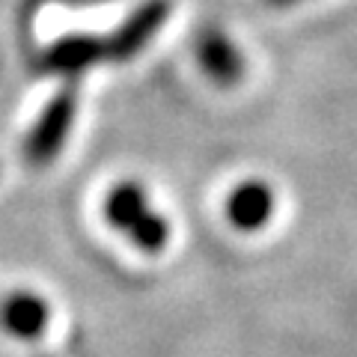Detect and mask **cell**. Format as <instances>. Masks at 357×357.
I'll return each mask as SVG.
<instances>
[{
    "label": "cell",
    "mask_w": 357,
    "mask_h": 357,
    "mask_svg": "<svg viewBox=\"0 0 357 357\" xmlns=\"http://www.w3.org/2000/svg\"><path fill=\"white\" fill-rule=\"evenodd\" d=\"M51 321V307L33 292H13L0 304V325L15 340H39Z\"/></svg>",
    "instance_id": "8992f818"
},
{
    "label": "cell",
    "mask_w": 357,
    "mask_h": 357,
    "mask_svg": "<svg viewBox=\"0 0 357 357\" xmlns=\"http://www.w3.org/2000/svg\"><path fill=\"white\" fill-rule=\"evenodd\" d=\"M170 9H173L170 0H146V3H140L119 24V30L107 36L110 60H119L122 63V60L137 57V54L149 45V39L161 30L164 21L170 18Z\"/></svg>",
    "instance_id": "3957f363"
},
{
    "label": "cell",
    "mask_w": 357,
    "mask_h": 357,
    "mask_svg": "<svg viewBox=\"0 0 357 357\" xmlns=\"http://www.w3.org/2000/svg\"><path fill=\"white\" fill-rule=\"evenodd\" d=\"M268 6H292V3H301V0H265Z\"/></svg>",
    "instance_id": "ba28073f"
},
{
    "label": "cell",
    "mask_w": 357,
    "mask_h": 357,
    "mask_svg": "<svg viewBox=\"0 0 357 357\" xmlns=\"http://www.w3.org/2000/svg\"><path fill=\"white\" fill-rule=\"evenodd\" d=\"M75 110H77V93L72 86L60 89V93L45 105V110L39 114V119L33 122V128L24 140V158L30 164H48L51 158H57V152L63 149V143L72 131Z\"/></svg>",
    "instance_id": "7a4b0ae2"
},
{
    "label": "cell",
    "mask_w": 357,
    "mask_h": 357,
    "mask_svg": "<svg viewBox=\"0 0 357 357\" xmlns=\"http://www.w3.org/2000/svg\"><path fill=\"white\" fill-rule=\"evenodd\" d=\"M271 211H274V194L265 182H241L236 191L229 194L227 199V218L232 227H238L244 232H253V229H262L268 220H271Z\"/></svg>",
    "instance_id": "52a82bcc"
},
{
    "label": "cell",
    "mask_w": 357,
    "mask_h": 357,
    "mask_svg": "<svg viewBox=\"0 0 357 357\" xmlns=\"http://www.w3.org/2000/svg\"><path fill=\"white\" fill-rule=\"evenodd\" d=\"M110 60L107 36H66L45 48L39 57V72H57V75H77L96 63Z\"/></svg>",
    "instance_id": "277c9868"
},
{
    "label": "cell",
    "mask_w": 357,
    "mask_h": 357,
    "mask_svg": "<svg viewBox=\"0 0 357 357\" xmlns=\"http://www.w3.org/2000/svg\"><path fill=\"white\" fill-rule=\"evenodd\" d=\"M194 48H197V63L203 66L208 81H215L218 86H232L244 77L241 51L223 36L220 30H215V27L199 30Z\"/></svg>",
    "instance_id": "5b68a950"
},
{
    "label": "cell",
    "mask_w": 357,
    "mask_h": 357,
    "mask_svg": "<svg viewBox=\"0 0 357 357\" xmlns=\"http://www.w3.org/2000/svg\"><path fill=\"white\" fill-rule=\"evenodd\" d=\"M105 215L110 227L126 232L128 241L143 253H161L170 241V223L152 208L146 191L137 182H119L110 188Z\"/></svg>",
    "instance_id": "6da1fadb"
}]
</instances>
